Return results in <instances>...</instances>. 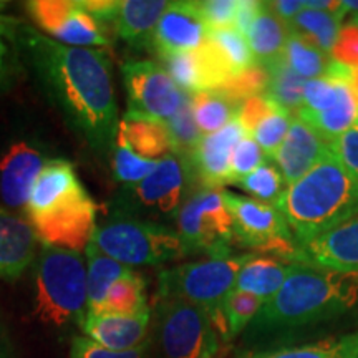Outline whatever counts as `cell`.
<instances>
[{
    "mask_svg": "<svg viewBox=\"0 0 358 358\" xmlns=\"http://www.w3.org/2000/svg\"><path fill=\"white\" fill-rule=\"evenodd\" d=\"M37 71L70 123L96 150H113L118 133L113 70L100 48L58 43L29 30L25 35Z\"/></svg>",
    "mask_w": 358,
    "mask_h": 358,
    "instance_id": "cell-1",
    "label": "cell"
},
{
    "mask_svg": "<svg viewBox=\"0 0 358 358\" xmlns=\"http://www.w3.org/2000/svg\"><path fill=\"white\" fill-rule=\"evenodd\" d=\"M358 306V272L295 264L287 280L264 302L249 330L279 332L322 324L345 315Z\"/></svg>",
    "mask_w": 358,
    "mask_h": 358,
    "instance_id": "cell-2",
    "label": "cell"
},
{
    "mask_svg": "<svg viewBox=\"0 0 358 358\" xmlns=\"http://www.w3.org/2000/svg\"><path fill=\"white\" fill-rule=\"evenodd\" d=\"M274 206L299 248L358 216V181L330 151L306 176L287 186Z\"/></svg>",
    "mask_w": 358,
    "mask_h": 358,
    "instance_id": "cell-3",
    "label": "cell"
},
{
    "mask_svg": "<svg viewBox=\"0 0 358 358\" xmlns=\"http://www.w3.org/2000/svg\"><path fill=\"white\" fill-rule=\"evenodd\" d=\"M88 310L87 259L80 252L42 244L35 268L34 315L64 329L82 322Z\"/></svg>",
    "mask_w": 358,
    "mask_h": 358,
    "instance_id": "cell-4",
    "label": "cell"
},
{
    "mask_svg": "<svg viewBox=\"0 0 358 358\" xmlns=\"http://www.w3.org/2000/svg\"><path fill=\"white\" fill-rule=\"evenodd\" d=\"M249 257L250 254H239L164 268L158 277V299H179L201 307L213 320L224 342H231L222 303L236 289L237 274Z\"/></svg>",
    "mask_w": 358,
    "mask_h": 358,
    "instance_id": "cell-5",
    "label": "cell"
},
{
    "mask_svg": "<svg viewBox=\"0 0 358 358\" xmlns=\"http://www.w3.org/2000/svg\"><path fill=\"white\" fill-rule=\"evenodd\" d=\"M90 243L108 257L131 268L161 266L186 256L178 232L171 227L122 214L96 224Z\"/></svg>",
    "mask_w": 358,
    "mask_h": 358,
    "instance_id": "cell-6",
    "label": "cell"
},
{
    "mask_svg": "<svg viewBox=\"0 0 358 358\" xmlns=\"http://www.w3.org/2000/svg\"><path fill=\"white\" fill-rule=\"evenodd\" d=\"M155 342L159 358H221L226 343L203 308L179 299H158Z\"/></svg>",
    "mask_w": 358,
    "mask_h": 358,
    "instance_id": "cell-7",
    "label": "cell"
},
{
    "mask_svg": "<svg viewBox=\"0 0 358 358\" xmlns=\"http://www.w3.org/2000/svg\"><path fill=\"white\" fill-rule=\"evenodd\" d=\"M178 236L186 256L206 254L209 259L232 256L234 221L221 189L201 187L182 201L176 219Z\"/></svg>",
    "mask_w": 358,
    "mask_h": 358,
    "instance_id": "cell-8",
    "label": "cell"
},
{
    "mask_svg": "<svg viewBox=\"0 0 358 358\" xmlns=\"http://www.w3.org/2000/svg\"><path fill=\"white\" fill-rule=\"evenodd\" d=\"M234 221L236 244L277 261L299 264V245L287 221L274 204L222 191Z\"/></svg>",
    "mask_w": 358,
    "mask_h": 358,
    "instance_id": "cell-9",
    "label": "cell"
},
{
    "mask_svg": "<svg viewBox=\"0 0 358 358\" xmlns=\"http://www.w3.org/2000/svg\"><path fill=\"white\" fill-rule=\"evenodd\" d=\"M29 222L42 244L82 254L96 229L95 201L78 185L42 213L29 216Z\"/></svg>",
    "mask_w": 358,
    "mask_h": 358,
    "instance_id": "cell-10",
    "label": "cell"
},
{
    "mask_svg": "<svg viewBox=\"0 0 358 358\" xmlns=\"http://www.w3.org/2000/svg\"><path fill=\"white\" fill-rule=\"evenodd\" d=\"M122 73L128 95L127 113L164 123L191 96L178 87L166 69L155 62H127Z\"/></svg>",
    "mask_w": 358,
    "mask_h": 358,
    "instance_id": "cell-11",
    "label": "cell"
},
{
    "mask_svg": "<svg viewBox=\"0 0 358 358\" xmlns=\"http://www.w3.org/2000/svg\"><path fill=\"white\" fill-rule=\"evenodd\" d=\"M32 20L58 43L78 48L110 47L105 29L93 19L78 0H32L27 3Z\"/></svg>",
    "mask_w": 358,
    "mask_h": 358,
    "instance_id": "cell-12",
    "label": "cell"
},
{
    "mask_svg": "<svg viewBox=\"0 0 358 358\" xmlns=\"http://www.w3.org/2000/svg\"><path fill=\"white\" fill-rule=\"evenodd\" d=\"M187 166L178 156L161 159L158 168L141 182L124 186L127 209L176 219L185 196Z\"/></svg>",
    "mask_w": 358,
    "mask_h": 358,
    "instance_id": "cell-13",
    "label": "cell"
},
{
    "mask_svg": "<svg viewBox=\"0 0 358 358\" xmlns=\"http://www.w3.org/2000/svg\"><path fill=\"white\" fill-rule=\"evenodd\" d=\"M208 34L198 2H169L156 25L151 45L163 60L176 53L198 50L208 40Z\"/></svg>",
    "mask_w": 358,
    "mask_h": 358,
    "instance_id": "cell-14",
    "label": "cell"
},
{
    "mask_svg": "<svg viewBox=\"0 0 358 358\" xmlns=\"http://www.w3.org/2000/svg\"><path fill=\"white\" fill-rule=\"evenodd\" d=\"M48 161L30 143H13L0 159V198L10 211L27 209L34 185Z\"/></svg>",
    "mask_w": 358,
    "mask_h": 358,
    "instance_id": "cell-15",
    "label": "cell"
},
{
    "mask_svg": "<svg viewBox=\"0 0 358 358\" xmlns=\"http://www.w3.org/2000/svg\"><path fill=\"white\" fill-rule=\"evenodd\" d=\"M244 134L234 118L219 131L201 138L186 166L192 169L203 187L219 189L231 181L232 151Z\"/></svg>",
    "mask_w": 358,
    "mask_h": 358,
    "instance_id": "cell-16",
    "label": "cell"
},
{
    "mask_svg": "<svg viewBox=\"0 0 358 358\" xmlns=\"http://www.w3.org/2000/svg\"><path fill=\"white\" fill-rule=\"evenodd\" d=\"M151 312L141 315H116V313L87 312L80 329L98 345L115 352H127L141 347L150 337Z\"/></svg>",
    "mask_w": 358,
    "mask_h": 358,
    "instance_id": "cell-17",
    "label": "cell"
},
{
    "mask_svg": "<svg viewBox=\"0 0 358 358\" xmlns=\"http://www.w3.org/2000/svg\"><path fill=\"white\" fill-rule=\"evenodd\" d=\"M163 62L171 78L187 95L217 92L231 78L208 40L198 50L176 53Z\"/></svg>",
    "mask_w": 358,
    "mask_h": 358,
    "instance_id": "cell-18",
    "label": "cell"
},
{
    "mask_svg": "<svg viewBox=\"0 0 358 358\" xmlns=\"http://www.w3.org/2000/svg\"><path fill=\"white\" fill-rule=\"evenodd\" d=\"M330 153V141L322 138L315 129L294 118L284 143L275 155V161L284 176L285 185L290 186L319 164Z\"/></svg>",
    "mask_w": 358,
    "mask_h": 358,
    "instance_id": "cell-19",
    "label": "cell"
},
{
    "mask_svg": "<svg viewBox=\"0 0 358 358\" xmlns=\"http://www.w3.org/2000/svg\"><path fill=\"white\" fill-rule=\"evenodd\" d=\"M299 264L358 272V216L299 249Z\"/></svg>",
    "mask_w": 358,
    "mask_h": 358,
    "instance_id": "cell-20",
    "label": "cell"
},
{
    "mask_svg": "<svg viewBox=\"0 0 358 358\" xmlns=\"http://www.w3.org/2000/svg\"><path fill=\"white\" fill-rule=\"evenodd\" d=\"M38 237L32 224L0 206V280H15L34 262Z\"/></svg>",
    "mask_w": 358,
    "mask_h": 358,
    "instance_id": "cell-21",
    "label": "cell"
},
{
    "mask_svg": "<svg viewBox=\"0 0 358 358\" xmlns=\"http://www.w3.org/2000/svg\"><path fill=\"white\" fill-rule=\"evenodd\" d=\"M289 35L287 24L277 17L271 3L261 2L257 15L250 22L244 37L256 58V64L267 66L284 55Z\"/></svg>",
    "mask_w": 358,
    "mask_h": 358,
    "instance_id": "cell-22",
    "label": "cell"
},
{
    "mask_svg": "<svg viewBox=\"0 0 358 358\" xmlns=\"http://www.w3.org/2000/svg\"><path fill=\"white\" fill-rule=\"evenodd\" d=\"M169 2L163 0H120L115 19L118 37L133 47L151 45L153 32Z\"/></svg>",
    "mask_w": 358,
    "mask_h": 358,
    "instance_id": "cell-23",
    "label": "cell"
},
{
    "mask_svg": "<svg viewBox=\"0 0 358 358\" xmlns=\"http://www.w3.org/2000/svg\"><path fill=\"white\" fill-rule=\"evenodd\" d=\"M116 140L124 145L141 158L150 161H161L173 155L171 141L164 123L127 113L120 120Z\"/></svg>",
    "mask_w": 358,
    "mask_h": 358,
    "instance_id": "cell-24",
    "label": "cell"
},
{
    "mask_svg": "<svg viewBox=\"0 0 358 358\" xmlns=\"http://www.w3.org/2000/svg\"><path fill=\"white\" fill-rule=\"evenodd\" d=\"M294 266L295 264L250 254V257L237 274L236 289L268 301L272 295L279 292Z\"/></svg>",
    "mask_w": 358,
    "mask_h": 358,
    "instance_id": "cell-25",
    "label": "cell"
},
{
    "mask_svg": "<svg viewBox=\"0 0 358 358\" xmlns=\"http://www.w3.org/2000/svg\"><path fill=\"white\" fill-rule=\"evenodd\" d=\"M237 358H358V330L302 345L244 352Z\"/></svg>",
    "mask_w": 358,
    "mask_h": 358,
    "instance_id": "cell-26",
    "label": "cell"
},
{
    "mask_svg": "<svg viewBox=\"0 0 358 358\" xmlns=\"http://www.w3.org/2000/svg\"><path fill=\"white\" fill-rule=\"evenodd\" d=\"M345 19L343 12H324L313 10V8H303L289 22V34L297 35L299 38L306 40L307 43L313 45L330 55L337 37L342 30V20Z\"/></svg>",
    "mask_w": 358,
    "mask_h": 358,
    "instance_id": "cell-27",
    "label": "cell"
},
{
    "mask_svg": "<svg viewBox=\"0 0 358 358\" xmlns=\"http://www.w3.org/2000/svg\"><path fill=\"white\" fill-rule=\"evenodd\" d=\"M85 259H87L88 285L87 312H96L101 307V303L105 302V297L111 285L133 268L103 254L93 243H90L85 249Z\"/></svg>",
    "mask_w": 358,
    "mask_h": 358,
    "instance_id": "cell-28",
    "label": "cell"
},
{
    "mask_svg": "<svg viewBox=\"0 0 358 358\" xmlns=\"http://www.w3.org/2000/svg\"><path fill=\"white\" fill-rule=\"evenodd\" d=\"M96 312L116 315H141L151 312L146 301V282L138 272L129 271L111 285L105 302Z\"/></svg>",
    "mask_w": 358,
    "mask_h": 358,
    "instance_id": "cell-29",
    "label": "cell"
},
{
    "mask_svg": "<svg viewBox=\"0 0 358 358\" xmlns=\"http://www.w3.org/2000/svg\"><path fill=\"white\" fill-rule=\"evenodd\" d=\"M191 108L201 134L206 136L231 123L236 118L239 103L221 92H204L191 95Z\"/></svg>",
    "mask_w": 358,
    "mask_h": 358,
    "instance_id": "cell-30",
    "label": "cell"
},
{
    "mask_svg": "<svg viewBox=\"0 0 358 358\" xmlns=\"http://www.w3.org/2000/svg\"><path fill=\"white\" fill-rule=\"evenodd\" d=\"M208 43L216 52L219 62H221L231 78L243 73L250 66L257 65L256 58H254L248 45V40L236 29L209 30Z\"/></svg>",
    "mask_w": 358,
    "mask_h": 358,
    "instance_id": "cell-31",
    "label": "cell"
},
{
    "mask_svg": "<svg viewBox=\"0 0 358 358\" xmlns=\"http://www.w3.org/2000/svg\"><path fill=\"white\" fill-rule=\"evenodd\" d=\"M266 69L268 71L266 96L294 116L302 106L303 85L307 80L299 77L295 71L290 70L284 58H279L274 64L267 65Z\"/></svg>",
    "mask_w": 358,
    "mask_h": 358,
    "instance_id": "cell-32",
    "label": "cell"
},
{
    "mask_svg": "<svg viewBox=\"0 0 358 358\" xmlns=\"http://www.w3.org/2000/svg\"><path fill=\"white\" fill-rule=\"evenodd\" d=\"M282 58L289 65V69L303 80L324 78L330 65L329 55L292 34L289 35Z\"/></svg>",
    "mask_w": 358,
    "mask_h": 358,
    "instance_id": "cell-33",
    "label": "cell"
},
{
    "mask_svg": "<svg viewBox=\"0 0 358 358\" xmlns=\"http://www.w3.org/2000/svg\"><path fill=\"white\" fill-rule=\"evenodd\" d=\"M164 127H166L169 141H171L173 155L178 156L182 163L187 164V161L191 159L199 140L203 138L198 124L194 122V116H192L191 96L178 110L176 115H173L168 122H164Z\"/></svg>",
    "mask_w": 358,
    "mask_h": 358,
    "instance_id": "cell-34",
    "label": "cell"
},
{
    "mask_svg": "<svg viewBox=\"0 0 358 358\" xmlns=\"http://www.w3.org/2000/svg\"><path fill=\"white\" fill-rule=\"evenodd\" d=\"M264 302L266 301L257 297V295L243 292V290L237 289L227 295L226 301L222 303V313L224 320H226L229 340L237 337L243 330L248 329L250 322L256 319L257 312L261 310Z\"/></svg>",
    "mask_w": 358,
    "mask_h": 358,
    "instance_id": "cell-35",
    "label": "cell"
},
{
    "mask_svg": "<svg viewBox=\"0 0 358 358\" xmlns=\"http://www.w3.org/2000/svg\"><path fill=\"white\" fill-rule=\"evenodd\" d=\"M234 185L250 192L254 196V199H259L262 203L268 204H274L280 198L285 187H287L280 169L271 163L261 164V166L254 169L248 176L236 181Z\"/></svg>",
    "mask_w": 358,
    "mask_h": 358,
    "instance_id": "cell-36",
    "label": "cell"
},
{
    "mask_svg": "<svg viewBox=\"0 0 358 358\" xmlns=\"http://www.w3.org/2000/svg\"><path fill=\"white\" fill-rule=\"evenodd\" d=\"M159 161H150L138 156L131 148L123 141L115 140L113 146V174L118 182L124 186H133L146 179L158 168Z\"/></svg>",
    "mask_w": 358,
    "mask_h": 358,
    "instance_id": "cell-37",
    "label": "cell"
},
{
    "mask_svg": "<svg viewBox=\"0 0 358 358\" xmlns=\"http://www.w3.org/2000/svg\"><path fill=\"white\" fill-rule=\"evenodd\" d=\"M292 120L294 116L290 115L289 111L277 106L272 113H268L266 118L262 120L261 124L254 129V133L250 134V136L254 138V141L261 146L266 158H275L277 151H279L285 136H287Z\"/></svg>",
    "mask_w": 358,
    "mask_h": 358,
    "instance_id": "cell-38",
    "label": "cell"
},
{
    "mask_svg": "<svg viewBox=\"0 0 358 358\" xmlns=\"http://www.w3.org/2000/svg\"><path fill=\"white\" fill-rule=\"evenodd\" d=\"M268 87V71L266 66L262 65H254L250 69L244 70L243 73L236 75L227 80L226 83L222 85L221 92L231 100H234L236 103H241L248 98L252 96H259V95H266Z\"/></svg>",
    "mask_w": 358,
    "mask_h": 358,
    "instance_id": "cell-39",
    "label": "cell"
},
{
    "mask_svg": "<svg viewBox=\"0 0 358 358\" xmlns=\"http://www.w3.org/2000/svg\"><path fill=\"white\" fill-rule=\"evenodd\" d=\"M264 151L261 146L254 141L252 136L244 134L237 143L234 151H232V159H231V185H234L236 181L243 179L257 169L261 164H264Z\"/></svg>",
    "mask_w": 358,
    "mask_h": 358,
    "instance_id": "cell-40",
    "label": "cell"
},
{
    "mask_svg": "<svg viewBox=\"0 0 358 358\" xmlns=\"http://www.w3.org/2000/svg\"><path fill=\"white\" fill-rule=\"evenodd\" d=\"M151 345H153V342L150 338L141 347L133 348V350L115 352L98 345L96 342L82 335V337H75L73 342H71L69 358H148L151 352Z\"/></svg>",
    "mask_w": 358,
    "mask_h": 358,
    "instance_id": "cell-41",
    "label": "cell"
},
{
    "mask_svg": "<svg viewBox=\"0 0 358 358\" xmlns=\"http://www.w3.org/2000/svg\"><path fill=\"white\" fill-rule=\"evenodd\" d=\"M239 0H204L198 8L209 30L234 29Z\"/></svg>",
    "mask_w": 358,
    "mask_h": 358,
    "instance_id": "cell-42",
    "label": "cell"
},
{
    "mask_svg": "<svg viewBox=\"0 0 358 358\" xmlns=\"http://www.w3.org/2000/svg\"><path fill=\"white\" fill-rule=\"evenodd\" d=\"M277 106L271 98L266 95H259L248 98V100L239 103V108H237L236 120L239 122L241 127H243L245 134H252L254 129H256L261 122L268 113H272Z\"/></svg>",
    "mask_w": 358,
    "mask_h": 358,
    "instance_id": "cell-43",
    "label": "cell"
},
{
    "mask_svg": "<svg viewBox=\"0 0 358 358\" xmlns=\"http://www.w3.org/2000/svg\"><path fill=\"white\" fill-rule=\"evenodd\" d=\"M329 57L335 64L347 66V69L358 66V25L352 22L342 25L337 42Z\"/></svg>",
    "mask_w": 358,
    "mask_h": 358,
    "instance_id": "cell-44",
    "label": "cell"
},
{
    "mask_svg": "<svg viewBox=\"0 0 358 358\" xmlns=\"http://www.w3.org/2000/svg\"><path fill=\"white\" fill-rule=\"evenodd\" d=\"M330 151L358 181V128H352L330 143Z\"/></svg>",
    "mask_w": 358,
    "mask_h": 358,
    "instance_id": "cell-45",
    "label": "cell"
},
{
    "mask_svg": "<svg viewBox=\"0 0 358 358\" xmlns=\"http://www.w3.org/2000/svg\"><path fill=\"white\" fill-rule=\"evenodd\" d=\"M78 2L103 29H105V25L115 24L120 0H78Z\"/></svg>",
    "mask_w": 358,
    "mask_h": 358,
    "instance_id": "cell-46",
    "label": "cell"
},
{
    "mask_svg": "<svg viewBox=\"0 0 358 358\" xmlns=\"http://www.w3.org/2000/svg\"><path fill=\"white\" fill-rule=\"evenodd\" d=\"M259 7H261V2H257V0H239V3H237L234 27L237 32H241L243 35L245 34L250 22H252L254 17L257 15Z\"/></svg>",
    "mask_w": 358,
    "mask_h": 358,
    "instance_id": "cell-47",
    "label": "cell"
},
{
    "mask_svg": "<svg viewBox=\"0 0 358 358\" xmlns=\"http://www.w3.org/2000/svg\"><path fill=\"white\" fill-rule=\"evenodd\" d=\"M271 3L272 10L277 13L280 20H284L285 24H289L295 15H299L303 8H306V2L303 0H275Z\"/></svg>",
    "mask_w": 358,
    "mask_h": 358,
    "instance_id": "cell-48",
    "label": "cell"
},
{
    "mask_svg": "<svg viewBox=\"0 0 358 358\" xmlns=\"http://www.w3.org/2000/svg\"><path fill=\"white\" fill-rule=\"evenodd\" d=\"M12 32V24L10 19L0 15V77H2L3 70H6L7 64V55H8V45L7 37Z\"/></svg>",
    "mask_w": 358,
    "mask_h": 358,
    "instance_id": "cell-49",
    "label": "cell"
},
{
    "mask_svg": "<svg viewBox=\"0 0 358 358\" xmlns=\"http://www.w3.org/2000/svg\"><path fill=\"white\" fill-rule=\"evenodd\" d=\"M0 358H17L12 338L2 320H0Z\"/></svg>",
    "mask_w": 358,
    "mask_h": 358,
    "instance_id": "cell-50",
    "label": "cell"
},
{
    "mask_svg": "<svg viewBox=\"0 0 358 358\" xmlns=\"http://www.w3.org/2000/svg\"><path fill=\"white\" fill-rule=\"evenodd\" d=\"M342 12H343V15H347L348 12H357L358 13V0H343V2H342Z\"/></svg>",
    "mask_w": 358,
    "mask_h": 358,
    "instance_id": "cell-51",
    "label": "cell"
},
{
    "mask_svg": "<svg viewBox=\"0 0 358 358\" xmlns=\"http://www.w3.org/2000/svg\"><path fill=\"white\" fill-rule=\"evenodd\" d=\"M350 88H352L353 95H355V98H357V103H358V66H355V69H352Z\"/></svg>",
    "mask_w": 358,
    "mask_h": 358,
    "instance_id": "cell-52",
    "label": "cell"
},
{
    "mask_svg": "<svg viewBox=\"0 0 358 358\" xmlns=\"http://www.w3.org/2000/svg\"><path fill=\"white\" fill-rule=\"evenodd\" d=\"M348 22H352V24H355V25H358V15H355V17H353V19H352V20H348Z\"/></svg>",
    "mask_w": 358,
    "mask_h": 358,
    "instance_id": "cell-53",
    "label": "cell"
},
{
    "mask_svg": "<svg viewBox=\"0 0 358 358\" xmlns=\"http://www.w3.org/2000/svg\"><path fill=\"white\" fill-rule=\"evenodd\" d=\"M355 128H358V116H357V122H355Z\"/></svg>",
    "mask_w": 358,
    "mask_h": 358,
    "instance_id": "cell-54",
    "label": "cell"
}]
</instances>
